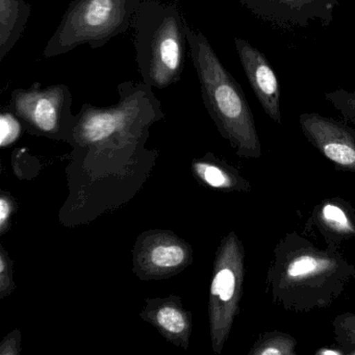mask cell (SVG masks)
Instances as JSON below:
<instances>
[{"mask_svg":"<svg viewBox=\"0 0 355 355\" xmlns=\"http://www.w3.org/2000/svg\"><path fill=\"white\" fill-rule=\"evenodd\" d=\"M21 123L13 111H3L0 115V145L7 147L19 139Z\"/></svg>","mask_w":355,"mask_h":355,"instance_id":"cell-18","label":"cell"},{"mask_svg":"<svg viewBox=\"0 0 355 355\" xmlns=\"http://www.w3.org/2000/svg\"><path fill=\"white\" fill-rule=\"evenodd\" d=\"M323 236L328 247L338 245L355 236V214L350 205L338 198L326 199L315 207L309 221Z\"/></svg>","mask_w":355,"mask_h":355,"instance_id":"cell-10","label":"cell"},{"mask_svg":"<svg viewBox=\"0 0 355 355\" xmlns=\"http://www.w3.org/2000/svg\"><path fill=\"white\" fill-rule=\"evenodd\" d=\"M31 13L32 7L26 0H0V61L21 38Z\"/></svg>","mask_w":355,"mask_h":355,"instance_id":"cell-11","label":"cell"},{"mask_svg":"<svg viewBox=\"0 0 355 355\" xmlns=\"http://www.w3.org/2000/svg\"><path fill=\"white\" fill-rule=\"evenodd\" d=\"M186 249L174 241L153 244L146 252L147 266L159 272L173 271L186 261Z\"/></svg>","mask_w":355,"mask_h":355,"instance_id":"cell-12","label":"cell"},{"mask_svg":"<svg viewBox=\"0 0 355 355\" xmlns=\"http://www.w3.org/2000/svg\"><path fill=\"white\" fill-rule=\"evenodd\" d=\"M354 279V265L338 248H319L293 232L274 249L266 291L286 311L309 313L331 306Z\"/></svg>","mask_w":355,"mask_h":355,"instance_id":"cell-1","label":"cell"},{"mask_svg":"<svg viewBox=\"0 0 355 355\" xmlns=\"http://www.w3.org/2000/svg\"><path fill=\"white\" fill-rule=\"evenodd\" d=\"M244 278V247L232 232L220 246L211 282V325L215 352H221L238 315Z\"/></svg>","mask_w":355,"mask_h":355,"instance_id":"cell-5","label":"cell"},{"mask_svg":"<svg viewBox=\"0 0 355 355\" xmlns=\"http://www.w3.org/2000/svg\"><path fill=\"white\" fill-rule=\"evenodd\" d=\"M334 340L344 354L355 355V313H344L332 320Z\"/></svg>","mask_w":355,"mask_h":355,"instance_id":"cell-15","label":"cell"},{"mask_svg":"<svg viewBox=\"0 0 355 355\" xmlns=\"http://www.w3.org/2000/svg\"><path fill=\"white\" fill-rule=\"evenodd\" d=\"M186 20L173 3L141 0L132 28L142 82L166 89L182 78L186 64Z\"/></svg>","mask_w":355,"mask_h":355,"instance_id":"cell-3","label":"cell"},{"mask_svg":"<svg viewBox=\"0 0 355 355\" xmlns=\"http://www.w3.org/2000/svg\"><path fill=\"white\" fill-rule=\"evenodd\" d=\"M73 98L66 85L43 87L34 84L28 89L12 92V111L35 132L61 135L67 130L73 134L76 117L71 114Z\"/></svg>","mask_w":355,"mask_h":355,"instance_id":"cell-6","label":"cell"},{"mask_svg":"<svg viewBox=\"0 0 355 355\" xmlns=\"http://www.w3.org/2000/svg\"><path fill=\"white\" fill-rule=\"evenodd\" d=\"M255 17L282 28H303L311 22L328 28L340 0H236Z\"/></svg>","mask_w":355,"mask_h":355,"instance_id":"cell-8","label":"cell"},{"mask_svg":"<svg viewBox=\"0 0 355 355\" xmlns=\"http://www.w3.org/2000/svg\"><path fill=\"white\" fill-rule=\"evenodd\" d=\"M299 124L306 140L336 170L355 173V130L344 122L317 113H303Z\"/></svg>","mask_w":355,"mask_h":355,"instance_id":"cell-7","label":"cell"},{"mask_svg":"<svg viewBox=\"0 0 355 355\" xmlns=\"http://www.w3.org/2000/svg\"><path fill=\"white\" fill-rule=\"evenodd\" d=\"M157 324L169 334L180 336L188 327L184 313L174 306H163L155 315Z\"/></svg>","mask_w":355,"mask_h":355,"instance_id":"cell-16","label":"cell"},{"mask_svg":"<svg viewBox=\"0 0 355 355\" xmlns=\"http://www.w3.org/2000/svg\"><path fill=\"white\" fill-rule=\"evenodd\" d=\"M186 35L201 97L211 119L239 157L259 159L263 155L261 143L242 87L222 64L202 33L186 22Z\"/></svg>","mask_w":355,"mask_h":355,"instance_id":"cell-2","label":"cell"},{"mask_svg":"<svg viewBox=\"0 0 355 355\" xmlns=\"http://www.w3.org/2000/svg\"><path fill=\"white\" fill-rule=\"evenodd\" d=\"M195 168L201 180L211 188L242 192H247L251 189L250 184L236 171L214 164L198 163Z\"/></svg>","mask_w":355,"mask_h":355,"instance_id":"cell-13","label":"cell"},{"mask_svg":"<svg viewBox=\"0 0 355 355\" xmlns=\"http://www.w3.org/2000/svg\"><path fill=\"white\" fill-rule=\"evenodd\" d=\"M324 96L336 111L340 112L345 120L355 125V92L338 89L325 93Z\"/></svg>","mask_w":355,"mask_h":355,"instance_id":"cell-17","label":"cell"},{"mask_svg":"<svg viewBox=\"0 0 355 355\" xmlns=\"http://www.w3.org/2000/svg\"><path fill=\"white\" fill-rule=\"evenodd\" d=\"M12 214V203L7 197L3 196L0 199V226L1 230L5 232L6 225L9 221L10 216Z\"/></svg>","mask_w":355,"mask_h":355,"instance_id":"cell-19","label":"cell"},{"mask_svg":"<svg viewBox=\"0 0 355 355\" xmlns=\"http://www.w3.org/2000/svg\"><path fill=\"white\" fill-rule=\"evenodd\" d=\"M141 0H73L43 51L44 59L80 45L97 49L128 32Z\"/></svg>","mask_w":355,"mask_h":355,"instance_id":"cell-4","label":"cell"},{"mask_svg":"<svg viewBox=\"0 0 355 355\" xmlns=\"http://www.w3.org/2000/svg\"><path fill=\"white\" fill-rule=\"evenodd\" d=\"M297 340L286 332H263L253 345L249 355H296Z\"/></svg>","mask_w":355,"mask_h":355,"instance_id":"cell-14","label":"cell"},{"mask_svg":"<svg viewBox=\"0 0 355 355\" xmlns=\"http://www.w3.org/2000/svg\"><path fill=\"white\" fill-rule=\"evenodd\" d=\"M234 46L247 80L265 113L276 124H282L280 85L266 55L242 38H234Z\"/></svg>","mask_w":355,"mask_h":355,"instance_id":"cell-9","label":"cell"},{"mask_svg":"<svg viewBox=\"0 0 355 355\" xmlns=\"http://www.w3.org/2000/svg\"><path fill=\"white\" fill-rule=\"evenodd\" d=\"M9 268L8 266L7 261H6L5 255H1V269H0V273H1V284H0V288H1V291L3 293H5V291L7 290L8 286L10 284L9 277L7 276V269Z\"/></svg>","mask_w":355,"mask_h":355,"instance_id":"cell-20","label":"cell"}]
</instances>
